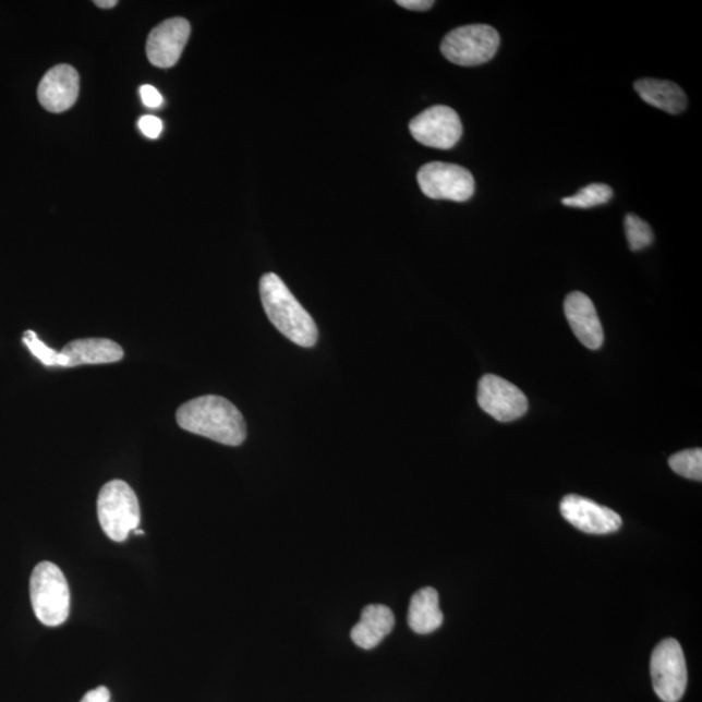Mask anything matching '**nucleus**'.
<instances>
[{
    "label": "nucleus",
    "instance_id": "nucleus-4",
    "mask_svg": "<svg viewBox=\"0 0 702 702\" xmlns=\"http://www.w3.org/2000/svg\"><path fill=\"white\" fill-rule=\"evenodd\" d=\"M97 510L99 523L112 542H125L141 523L136 493L123 481H112L104 485L99 492Z\"/></svg>",
    "mask_w": 702,
    "mask_h": 702
},
{
    "label": "nucleus",
    "instance_id": "nucleus-7",
    "mask_svg": "<svg viewBox=\"0 0 702 702\" xmlns=\"http://www.w3.org/2000/svg\"><path fill=\"white\" fill-rule=\"evenodd\" d=\"M425 197L453 202L469 201L475 192L474 175L469 170L444 161H431L416 175Z\"/></svg>",
    "mask_w": 702,
    "mask_h": 702
},
{
    "label": "nucleus",
    "instance_id": "nucleus-23",
    "mask_svg": "<svg viewBox=\"0 0 702 702\" xmlns=\"http://www.w3.org/2000/svg\"><path fill=\"white\" fill-rule=\"evenodd\" d=\"M140 94L142 102H144L148 108H159L164 105V97H161V94L152 85L141 86Z\"/></svg>",
    "mask_w": 702,
    "mask_h": 702
},
{
    "label": "nucleus",
    "instance_id": "nucleus-20",
    "mask_svg": "<svg viewBox=\"0 0 702 702\" xmlns=\"http://www.w3.org/2000/svg\"><path fill=\"white\" fill-rule=\"evenodd\" d=\"M627 241L632 252H639L653 244L654 234L650 225L639 216L629 214L625 219Z\"/></svg>",
    "mask_w": 702,
    "mask_h": 702
},
{
    "label": "nucleus",
    "instance_id": "nucleus-9",
    "mask_svg": "<svg viewBox=\"0 0 702 702\" xmlns=\"http://www.w3.org/2000/svg\"><path fill=\"white\" fill-rule=\"evenodd\" d=\"M477 402L485 413L501 423L517 421L529 410V400L521 389L489 374L479 382Z\"/></svg>",
    "mask_w": 702,
    "mask_h": 702
},
{
    "label": "nucleus",
    "instance_id": "nucleus-14",
    "mask_svg": "<svg viewBox=\"0 0 702 702\" xmlns=\"http://www.w3.org/2000/svg\"><path fill=\"white\" fill-rule=\"evenodd\" d=\"M62 368L85 366V364H108L123 360L124 350L108 339H80L66 343L60 350Z\"/></svg>",
    "mask_w": 702,
    "mask_h": 702
},
{
    "label": "nucleus",
    "instance_id": "nucleus-12",
    "mask_svg": "<svg viewBox=\"0 0 702 702\" xmlns=\"http://www.w3.org/2000/svg\"><path fill=\"white\" fill-rule=\"evenodd\" d=\"M80 93V77L69 64L53 66L38 86V99L45 110L60 113L76 104Z\"/></svg>",
    "mask_w": 702,
    "mask_h": 702
},
{
    "label": "nucleus",
    "instance_id": "nucleus-25",
    "mask_svg": "<svg viewBox=\"0 0 702 702\" xmlns=\"http://www.w3.org/2000/svg\"><path fill=\"white\" fill-rule=\"evenodd\" d=\"M396 3L411 11H427L435 4L432 0H398Z\"/></svg>",
    "mask_w": 702,
    "mask_h": 702
},
{
    "label": "nucleus",
    "instance_id": "nucleus-8",
    "mask_svg": "<svg viewBox=\"0 0 702 702\" xmlns=\"http://www.w3.org/2000/svg\"><path fill=\"white\" fill-rule=\"evenodd\" d=\"M410 133L420 144L450 150L461 140L463 126L453 108L434 106L410 121Z\"/></svg>",
    "mask_w": 702,
    "mask_h": 702
},
{
    "label": "nucleus",
    "instance_id": "nucleus-19",
    "mask_svg": "<svg viewBox=\"0 0 702 702\" xmlns=\"http://www.w3.org/2000/svg\"><path fill=\"white\" fill-rule=\"evenodd\" d=\"M668 464L675 474L691 479V481H702V450L700 448L679 451L668 459Z\"/></svg>",
    "mask_w": 702,
    "mask_h": 702
},
{
    "label": "nucleus",
    "instance_id": "nucleus-15",
    "mask_svg": "<svg viewBox=\"0 0 702 702\" xmlns=\"http://www.w3.org/2000/svg\"><path fill=\"white\" fill-rule=\"evenodd\" d=\"M395 614L386 605H368L361 614V620L351 630L350 637L362 650H373L395 629Z\"/></svg>",
    "mask_w": 702,
    "mask_h": 702
},
{
    "label": "nucleus",
    "instance_id": "nucleus-3",
    "mask_svg": "<svg viewBox=\"0 0 702 702\" xmlns=\"http://www.w3.org/2000/svg\"><path fill=\"white\" fill-rule=\"evenodd\" d=\"M31 601L40 624L63 625L70 617L71 592L62 570L49 561L40 562L31 577Z\"/></svg>",
    "mask_w": 702,
    "mask_h": 702
},
{
    "label": "nucleus",
    "instance_id": "nucleus-22",
    "mask_svg": "<svg viewBox=\"0 0 702 702\" xmlns=\"http://www.w3.org/2000/svg\"><path fill=\"white\" fill-rule=\"evenodd\" d=\"M140 131L145 134L147 138L157 140L161 132H164V121L157 117H142L138 121Z\"/></svg>",
    "mask_w": 702,
    "mask_h": 702
},
{
    "label": "nucleus",
    "instance_id": "nucleus-6",
    "mask_svg": "<svg viewBox=\"0 0 702 702\" xmlns=\"http://www.w3.org/2000/svg\"><path fill=\"white\" fill-rule=\"evenodd\" d=\"M651 677L654 692L664 702H678L685 697L688 671L685 652L678 640L665 639L654 647Z\"/></svg>",
    "mask_w": 702,
    "mask_h": 702
},
{
    "label": "nucleus",
    "instance_id": "nucleus-16",
    "mask_svg": "<svg viewBox=\"0 0 702 702\" xmlns=\"http://www.w3.org/2000/svg\"><path fill=\"white\" fill-rule=\"evenodd\" d=\"M634 90L645 104L661 111L678 114L686 110L687 96L681 87L671 81L641 78L634 83Z\"/></svg>",
    "mask_w": 702,
    "mask_h": 702
},
{
    "label": "nucleus",
    "instance_id": "nucleus-17",
    "mask_svg": "<svg viewBox=\"0 0 702 702\" xmlns=\"http://www.w3.org/2000/svg\"><path fill=\"white\" fill-rule=\"evenodd\" d=\"M408 622L416 633L427 634L440 629L444 614L440 609V598L435 589H422L411 597Z\"/></svg>",
    "mask_w": 702,
    "mask_h": 702
},
{
    "label": "nucleus",
    "instance_id": "nucleus-24",
    "mask_svg": "<svg viewBox=\"0 0 702 702\" xmlns=\"http://www.w3.org/2000/svg\"><path fill=\"white\" fill-rule=\"evenodd\" d=\"M111 693L106 687H98L96 690L87 692L81 702H110Z\"/></svg>",
    "mask_w": 702,
    "mask_h": 702
},
{
    "label": "nucleus",
    "instance_id": "nucleus-13",
    "mask_svg": "<svg viewBox=\"0 0 702 702\" xmlns=\"http://www.w3.org/2000/svg\"><path fill=\"white\" fill-rule=\"evenodd\" d=\"M565 315L572 332L585 348L597 350L604 343V329L601 326L595 305L589 295L573 292L566 296Z\"/></svg>",
    "mask_w": 702,
    "mask_h": 702
},
{
    "label": "nucleus",
    "instance_id": "nucleus-26",
    "mask_svg": "<svg viewBox=\"0 0 702 702\" xmlns=\"http://www.w3.org/2000/svg\"><path fill=\"white\" fill-rule=\"evenodd\" d=\"M94 4L99 7V9L110 10L113 9L114 5H118V0H96Z\"/></svg>",
    "mask_w": 702,
    "mask_h": 702
},
{
    "label": "nucleus",
    "instance_id": "nucleus-18",
    "mask_svg": "<svg viewBox=\"0 0 702 702\" xmlns=\"http://www.w3.org/2000/svg\"><path fill=\"white\" fill-rule=\"evenodd\" d=\"M613 189L605 184H591L579 191L577 194L562 199V204L569 207L590 208L606 205L613 198Z\"/></svg>",
    "mask_w": 702,
    "mask_h": 702
},
{
    "label": "nucleus",
    "instance_id": "nucleus-5",
    "mask_svg": "<svg viewBox=\"0 0 702 702\" xmlns=\"http://www.w3.org/2000/svg\"><path fill=\"white\" fill-rule=\"evenodd\" d=\"M499 44L501 39L498 32L492 26L464 25L445 36L441 52L451 63L476 66L488 63L496 56Z\"/></svg>",
    "mask_w": 702,
    "mask_h": 702
},
{
    "label": "nucleus",
    "instance_id": "nucleus-1",
    "mask_svg": "<svg viewBox=\"0 0 702 702\" xmlns=\"http://www.w3.org/2000/svg\"><path fill=\"white\" fill-rule=\"evenodd\" d=\"M175 421L182 429L228 447H239L246 440L244 416L232 402L220 396L198 397L182 404L175 413Z\"/></svg>",
    "mask_w": 702,
    "mask_h": 702
},
{
    "label": "nucleus",
    "instance_id": "nucleus-10",
    "mask_svg": "<svg viewBox=\"0 0 702 702\" xmlns=\"http://www.w3.org/2000/svg\"><path fill=\"white\" fill-rule=\"evenodd\" d=\"M559 510L567 522L591 535H607L622 526L618 512L582 496L564 497Z\"/></svg>",
    "mask_w": 702,
    "mask_h": 702
},
{
    "label": "nucleus",
    "instance_id": "nucleus-2",
    "mask_svg": "<svg viewBox=\"0 0 702 702\" xmlns=\"http://www.w3.org/2000/svg\"><path fill=\"white\" fill-rule=\"evenodd\" d=\"M263 307L276 329L302 348L317 341L316 324L278 275L266 274L259 283Z\"/></svg>",
    "mask_w": 702,
    "mask_h": 702
},
{
    "label": "nucleus",
    "instance_id": "nucleus-21",
    "mask_svg": "<svg viewBox=\"0 0 702 702\" xmlns=\"http://www.w3.org/2000/svg\"><path fill=\"white\" fill-rule=\"evenodd\" d=\"M24 343L28 347L31 353L46 367H62V355L60 351L46 346L39 340L35 330H26L24 334Z\"/></svg>",
    "mask_w": 702,
    "mask_h": 702
},
{
    "label": "nucleus",
    "instance_id": "nucleus-27",
    "mask_svg": "<svg viewBox=\"0 0 702 702\" xmlns=\"http://www.w3.org/2000/svg\"><path fill=\"white\" fill-rule=\"evenodd\" d=\"M133 533H134V535H145V532L142 531V530H138V529L134 530Z\"/></svg>",
    "mask_w": 702,
    "mask_h": 702
},
{
    "label": "nucleus",
    "instance_id": "nucleus-11",
    "mask_svg": "<svg viewBox=\"0 0 702 702\" xmlns=\"http://www.w3.org/2000/svg\"><path fill=\"white\" fill-rule=\"evenodd\" d=\"M189 36H191V24L187 20L182 17L166 20L147 38L148 62L158 69H171L184 52Z\"/></svg>",
    "mask_w": 702,
    "mask_h": 702
}]
</instances>
